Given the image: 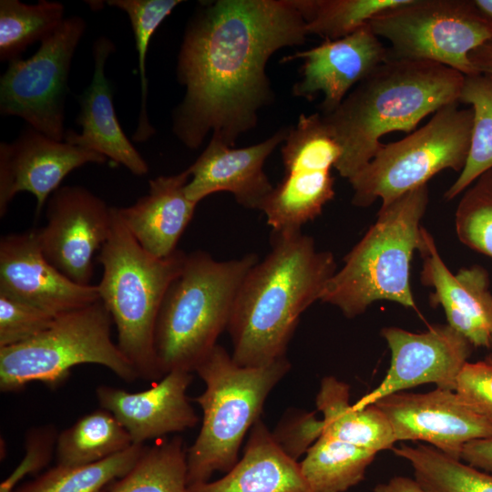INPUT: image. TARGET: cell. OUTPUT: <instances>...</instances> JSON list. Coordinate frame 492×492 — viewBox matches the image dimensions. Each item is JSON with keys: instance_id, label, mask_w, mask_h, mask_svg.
<instances>
[{"instance_id": "22", "label": "cell", "mask_w": 492, "mask_h": 492, "mask_svg": "<svg viewBox=\"0 0 492 492\" xmlns=\"http://www.w3.org/2000/svg\"><path fill=\"white\" fill-rule=\"evenodd\" d=\"M115 50L108 37L97 38L93 45L94 73L92 81L80 97V112L77 123L81 132L67 130L65 141L95 151L107 159L127 168L132 174L148 173L149 166L125 135L116 115L112 89L105 67Z\"/></svg>"}, {"instance_id": "25", "label": "cell", "mask_w": 492, "mask_h": 492, "mask_svg": "<svg viewBox=\"0 0 492 492\" xmlns=\"http://www.w3.org/2000/svg\"><path fill=\"white\" fill-rule=\"evenodd\" d=\"M316 406L323 414V434L376 453L392 450L396 443L384 414L374 404L351 405L350 385L333 376L322 379Z\"/></svg>"}, {"instance_id": "34", "label": "cell", "mask_w": 492, "mask_h": 492, "mask_svg": "<svg viewBox=\"0 0 492 492\" xmlns=\"http://www.w3.org/2000/svg\"><path fill=\"white\" fill-rule=\"evenodd\" d=\"M180 2L179 0L107 1L108 5L121 9L128 15L135 37L140 77L141 104L138 126L132 139L138 143L147 141L155 133L147 112L146 56L149 44L155 30Z\"/></svg>"}, {"instance_id": "18", "label": "cell", "mask_w": 492, "mask_h": 492, "mask_svg": "<svg viewBox=\"0 0 492 492\" xmlns=\"http://www.w3.org/2000/svg\"><path fill=\"white\" fill-rule=\"evenodd\" d=\"M422 258L421 282L432 287L430 303L444 309L447 324L473 347L489 349L492 342V292L489 276L480 265L449 271L435 240L424 227L417 250Z\"/></svg>"}, {"instance_id": "28", "label": "cell", "mask_w": 492, "mask_h": 492, "mask_svg": "<svg viewBox=\"0 0 492 492\" xmlns=\"http://www.w3.org/2000/svg\"><path fill=\"white\" fill-rule=\"evenodd\" d=\"M392 451L411 464L415 479L427 492H492V474L430 445H402Z\"/></svg>"}, {"instance_id": "40", "label": "cell", "mask_w": 492, "mask_h": 492, "mask_svg": "<svg viewBox=\"0 0 492 492\" xmlns=\"http://www.w3.org/2000/svg\"><path fill=\"white\" fill-rule=\"evenodd\" d=\"M461 459L474 467L492 474V437L466 444Z\"/></svg>"}, {"instance_id": "30", "label": "cell", "mask_w": 492, "mask_h": 492, "mask_svg": "<svg viewBox=\"0 0 492 492\" xmlns=\"http://www.w3.org/2000/svg\"><path fill=\"white\" fill-rule=\"evenodd\" d=\"M147 446L133 444L104 460L79 466L56 465L13 492H102L124 477L138 462Z\"/></svg>"}, {"instance_id": "17", "label": "cell", "mask_w": 492, "mask_h": 492, "mask_svg": "<svg viewBox=\"0 0 492 492\" xmlns=\"http://www.w3.org/2000/svg\"><path fill=\"white\" fill-rule=\"evenodd\" d=\"M0 294L55 317L100 300L97 285L75 283L46 259L36 230L1 238Z\"/></svg>"}, {"instance_id": "12", "label": "cell", "mask_w": 492, "mask_h": 492, "mask_svg": "<svg viewBox=\"0 0 492 492\" xmlns=\"http://www.w3.org/2000/svg\"><path fill=\"white\" fill-rule=\"evenodd\" d=\"M85 29L82 17H66L33 56L9 62L0 79L2 115L19 117L48 138L65 139L68 75Z\"/></svg>"}, {"instance_id": "9", "label": "cell", "mask_w": 492, "mask_h": 492, "mask_svg": "<svg viewBox=\"0 0 492 492\" xmlns=\"http://www.w3.org/2000/svg\"><path fill=\"white\" fill-rule=\"evenodd\" d=\"M459 103L435 112L423 127L404 138L382 144L374 158L349 182L352 202L368 207L377 200L386 206L445 169L460 172L466 161L473 112Z\"/></svg>"}, {"instance_id": "24", "label": "cell", "mask_w": 492, "mask_h": 492, "mask_svg": "<svg viewBox=\"0 0 492 492\" xmlns=\"http://www.w3.org/2000/svg\"><path fill=\"white\" fill-rule=\"evenodd\" d=\"M188 492H313L300 463L275 440L265 424L257 420L242 457L220 479L188 486Z\"/></svg>"}, {"instance_id": "31", "label": "cell", "mask_w": 492, "mask_h": 492, "mask_svg": "<svg viewBox=\"0 0 492 492\" xmlns=\"http://www.w3.org/2000/svg\"><path fill=\"white\" fill-rule=\"evenodd\" d=\"M459 103L471 106L473 127L466 164L444 198L462 194L481 174L492 169V78L477 74L465 76Z\"/></svg>"}, {"instance_id": "5", "label": "cell", "mask_w": 492, "mask_h": 492, "mask_svg": "<svg viewBox=\"0 0 492 492\" xmlns=\"http://www.w3.org/2000/svg\"><path fill=\"white\" fill-rule=\"evenodd\" d=\"M112 209L111 232L97 257L103 269L99 298L116 326L117 344L138 377L161 379L154 344L157 318L187 253L177 250L167 258L152 256L128 231L118 208Z\"/></svg>"}, {"instance_id": "16", "label": "cell", "mask_w": 492, "mask_h": 492, "mask_svg": "<svg viewBox=\"0 0 492 492\" xmlns=\"http://www.w3.org/2000/svg\"><path fill=\"white\" fill-rule=\"evenodd\" d=\"M106 160L95 151L55 140L29 127L15 140L0 143V216L21 191L36 197L37 216L71 171Z\"/></svg>"}, {"instance_id": "32", "label": "cell", "mask_w": 492, "mask_h": 492, "mask_svg": "<svg viewBox=\"0 0 492 492\" xmlns=\"http://www.w3.org/2000/svg\"><path fill=\"white\" fill-rule=\"evenodd\" d=\"M65 7L56 1L28 5L0 1V60L11 62L32 44L42 41L64 21Z\"/></svg>"}, {"instance_id": "1", "label": "cell", "mask_w": 492, "mask_h": 492, "mask_svg": "<svg viewBox=\"0 0 492 492\" xmlns=\"http://www.w3.org/2000/svg\"><path fill=\"white\" fill-rule=\"evenodd\" d=\"M305 21L295 0H218L187 26L178 58L185 87L173 130L197 149L208 132L229 146L254 127L270 98L265 73L277 50L304 43Z\"/></svg>"}, {"instance_id": "15", "label": "cell", "mask_w": 492, "mask_h": 492, "mask_svg": "<svg viewBox=\"0 0 492 492\" xmlns=\"http://www.w3.org/2000/svg\"><path fill=\"white\" fill-rule=\"evenodd\" d=\"M375 405L388 419L397 441H423L461 460L466 444L492 437V423L450 389L415 394L397 392Z\"/></svg>"}, {"instance_id": "27", "label": "cell", "mask_w": 492, "mask_h": 492, "mask_svg": "<svg viewBox=\"0 0 492 492\" xmlns=\"http://www.w3.org/2000/svg\"><path fill=\"white\" fill-rule=\"evenodd\" d=\"M133 445L124 426L108 410L100 408L80 417L59 433L56 465L79 466L96 463Z\"/></svg>"}, {"instance_id": "4", "label": "cell", "mask_w": 492, "mask_h": 492, "mask_svg": "<svg viewBox=\"0 0 492 492\" xmlns=\"http://www.w3.org/2000/svg\"><path fill=\"white\" fill-rule=\"evenodd\" d=\"M258 261L253 253L228 261L202 251L187 253L156 323L155 352L163 376L174 370L195 372L227 329L241 282Z\"/></svg>"}, {"instance_id": "33", "label": "cell", "mask_w": 492, "mask_h": 492, "mask_svg": "<svg viewBox=\"0 0 492 492\" xmlns=\"http://www.w3.org/2000/svg\"><path fill=\"white\" fill-rule=\"evenodd\" d=\"M409 0H295L307 34L325 40L347 36L379 15Z\"/></svg>"}, {"instance_id": "37", "label": "cell", "mask_w": 492, "mask_h": 492, "mask_svg": "<svg viewBox=\"0 0 492 492\" xmlns=\"http://www.w3.org/2000/svg\"><path fill=\"white\" fill-rule=\"evenodd\" d=\"M59 433L53 424L34 426L25 436L26 454L14 471L0 484V492H13L26 476L42 471L56 452Z\"/></svg>"}, {"instance_id": "8", "label": "cell", "mask_w": 492, "mask_h": 492, "mask_svg": "<svg viewBox=\"0 0 492 492\" xmlns=\"http://www.w3.org/2000/svg\"><path fill=\"white\" fill-rule=\"evenodd\" d=\"M110 313L98 300L63 313L36 337L0 348V390L18 392L29 383L40 382L55 389L79 364H95L109 369L125 382L138 374L111 339Z\"/></svg>"}, {"instance_id": "19", "label": "cell", "mask_w": 492, "mask_h": 492, "mask_svg": "<svg viewBox=\"0 0 492 492\" xmlns=\"http://www.w3.org/2000/svg\"><path fill=\"white\" fill-rule=\"evenodd\" d=\"M301 58L302 79L293 94L312 98L323 95V114L333 111L350 89L388 59V49L373 32L369 24L354 33L335 40H325L311 49L297 52L284 61Z\"/></svg>"}, {"instance_id": "21", "label": "cell", "mask_w": 492, "mask_h": 492, "mask_svg": "<svg viewBox=\"0 0 492 492\" xmlns=\"http://www.w3.org/2000/svg\"><path fill=\"white\" fill-rule=\"evenodd\" d=\"M191 381V373L174 370L149 389L131 393L98 385L96 396L100 407L109 411L124 426L132 443L144 445L148 440L197 425L199 417L186 394Z\"/></svg>"}, {"instance_id": "3", "label": "cell", "mask_w": 492, "mask_h": 492, "mask_svg": "<svg viewBox=\"0 0 492 492\" xmlns=\"http://www.w3.org/2000/svg\"><path fill=\"white\" fill-rule=\"evenodd\" d=\"M464 80L460 72L429 61L380 64L333 111L323 114L342 150L334 169L351 179L374 158L383 136L409 133L428 115L459 103Z\"/></svg>"}, {"instance_id": "44", "label": "cell", "mask_w": 492, "mask_h": 492, "mask_svg": "<svg viewBox=\"0 0 492 492\" xmlns=\"http://www.w3.org/2000/svg\"><path fill=\"white\" fill-rule=\"evenodd\" d=\"M488 350L490 352H489L488 355L486 357V360L492 363V342H491L490 348Z\"/></svg>"}, {"instance_id": "36", "label": "cell", "mask_w": 492, "mask_h": 492, "mask_svg": "<svg viewBox=\"0 0 492 492\" xmlns=\"http://www.w3.org/2000/svg\"><path fill=\"white\" fill-rule=\"evenodd\" d=\"M55 316L0 294V348L26 342L46 330Z\"/></svg>"}, {"instance_id": "26", "label": "cell", "mask_w": 492, "mask_h": 492, "mask_svg": "<svg viewBox=\"0 0 492 492\" xmlns=\"http://www.w3.org/2000/svg\"><path fill=\"white\" fill-rule=\"evenodd\" d=\"M376 454L322 434L300 466L313 492H344L364 478Z\"/></svg>"}, {"instance_id": "7", "label": "cell", "mask_w": 492, "mask_h": 492, "mask_svg": "<svg viewBox=\"0 0 492 492\" xmlns=\"http://www.w3.org/2000/svg\"><path fill=\"white\" fill-rule=\"evenodd\" d=\"M290 368L286 357L264 366H241L219 344L197 365L195 372L206 387L193 399L203 418L186 452L188 486L209 481L215 471L227 473L235 466L246 433Z\"/></svg>"}, {"instance_id": "38", "label": "cell", "mask_w": 492, "mask_h": 492, "mask_svg": "<svg viewBox=\"0 0 492 492\" xmlns=\"http://www.w3.org/2000/svg\"><path fill=\"white\" fill-rule=\"evenodd\" d=\"M472 410L492 423V363L467 362L454 390Z\"/></svg>"}, {"instance_id": "43", "label": "cell", "mask_w": 492, "mask_h": 492, "mask_svg": "<svg viewBox=\"0 0 492 492\" xmlns=\"http://www.w3.org/2000/svg\"><path fill=\"white\" fill-rule=\"evenodd\" d=\"M479 12L492 22V0H473Z\"/></svg>"}, {"instance_id": "20", "label": "cell", "mask_w": 492, "mask_h": 492, "mask_svg": "<svg viewBox=\"0 0 492 492\" xmlns=\"http://www.w3.org/2000/svg\"><path fill=\"white\" fill-rule=\"evenodd\" d=\"M286 135L287 131L282 129L261 143L238 149L212 135L206 149L188 168L190 178L185 187L187 198L198 204L212 193L228 191L241 206L261 210L274 188L263 171L264 162Z\"/></svg>"}, {"instance_id": "41", "label": "cell", "mask_w": 492, "mask_h": 492, "mask_svg": "<svg viewBox=\"0 0 492 492\" xmlns=\"http://www.w3.org/2000/svg\"><path fill=\"white\" fill-rule=\"evenodd\" d=\"M468 58L477 74L492 78V39L471 51Z\"/></svg>"}, {"instance_id": "14", "label": "cell", "mask_w": 492, "mask_h": 492, "mask_svg": "<svg viewBox=\"0 0 492 492\" xmlns=\"http://www.w3.org/2000/svg\"><path fill=\"white\" fill-rule=\"evenodd\" d=\"M381 335L391 351L389 369L382 382L354 405L356 408L428 383L455 390L456 378L473 347L447 323L432 325L423 333L384 327Z\"/></svg>"}, {"instance_id": "42", "label": "cell", "mask_w": 492, "mask_h": 492, "mask_svg": "<svg viewBox=\"0 0 492 492\" xmlns=\"http://www.w3.org/2000/svg\"><path fill=\"white\" fill-rule=\"evenodd\" d=\"M374 492H427L414 478L406 477H394L386 483L374 487Z\"/></svg>"}, {"instance_id": "35", "label": "cell", "mask_w": 492, "mask_h": 492, "mask_svg": "<svg viewBox=\"0 0 492 492\" xmlns=\"http://www.w3.org/2000/svg\"><path fill=\"white\" fill-rule=\"evenodd\" d=\"M455 228L464 245L492 258V169L463 192L456 210Z\"/></svg>"}, {"instance_id": "11", "label": "cell", "mask_w": 492, "mask_h": 492, "mask_svg": "<svg viewBox=\"0 0 492 492\" xmlns=\"http://www.w3.org/2000/svg\"><path fill=\"white\" fill-rule=\"evenodd\" d=\"M282 148L285 174L261 210L272 233L301 231L334 196L331 169L342 150L321 113L302 114Z\"/></svg>"}, {"instance_id": "39", "label": "cell", "mask_w": 492, "mask_h": 492, "mask_svg": "<svg viewBox=\"0 0 492 492\" xmlns=\"http://www.w3.org/2000/svg\"><path fill=\"white\" fill-rule=\"evenodd\" d=\"M323 429V420L315 418V412H302L287 415L272 435L281 447L296 460L321 436Z\"/></svg>"}, {"instance_id": "2", "label": "cell", "mask_w": 492, "mask_h": 492, "mask_svg": "<svg viewBox=\"0 0 492 492\" xmlns=\"http://www.w3.org/2000/svg\"><path fill=\"white\" fill-rule=\"evenodd\" d=\"M330 251L301 231L272 233L269 254L249 271L236 295L227 330L233 361L259 367L286 357L301 314L336 272Z\"/></svg>"}, {"instance_id": "13", "label": "cell", "mask_w": 492, "mask_h": 492, "mask_svg": "<svg viewBox=\"0 0 492 492\" xmlns=\"http://www.w3.org/2000/svg\"><path fill=\"white\" fill-rule=\"evenodd\" d=\"M46 203V223L36 230L44 256L75 283L91 285L96 254L111 232L112 207L77 185L60 187Z\"/></svg>"}, {"instance_id": "23", "label": "cell", "mask_w": 492, "mask_h": 492, "mask_svg": "<svg viewBox=\"0 0 492 492\" xmlns=\"http://www.w3.org/2000/svg\"><path fill=\"white\" fill-rule=\"evenodd\" d=\"M190 178L187 169L152 179L145 196L131 206L118 208L128 231L154 257L167 258L177 251L178 241L193 217L197 203L185 193Z\"/></svg>"}, {"instance_id": "6", "label": "cell", "mask_w": 492, "mask_h": 492, "mask_svg": "<svg viewBox=\"0 0 492 492\" xmlns=\"http://www.w3.org/2000/svg\"><path fill=\"white\" fill-rule=\"evenodd\" d=\"M429 202L427 185L381 206L374 223L328 281L320 301L347 318L364 313L376 301L417 310L410 286V263L418 250L421 221Z\"/></svg>"}, {"instance_id": "10", "label": "cell", "mask_w": 492, "mask_h": 492, "mask_svg": "<svg viewBox=\"0 0 492 492\" xmlns=\"http://www.w3.org/2000/svg\"><path fill=\"white\" fill-rule=\"evenodd\" d=\"M390 44L388 58L429 61L477 75L468 55L492 39V22L473 0H409L369 22Z\"/></svg>"}, {"instance_id": "29", "label": "cell", "mask_w": 492, "mask_h": 492, "mask_svg": "<svg viewBox=\"0 0 492 492\" xmlns=\"http://www.w3.org/2000/svg\"><path fill=\"white\" fill-rule=\"evenodd\" d=\"M186 452L178 436L146 446L135 466L102 492H188Z\"/></svg>"}]
</instances>
